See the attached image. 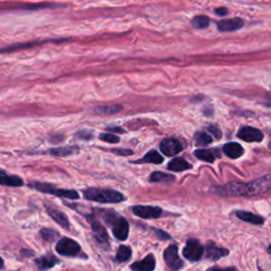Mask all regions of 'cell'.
Segmentation results:
<instances>
[{
    "mask_svg": "<svg viewBox=\"0 0 271 271\" xmlns=\"http://www.w3.org/2000/svg\"><path fill=\"white\" fill-rule=\"evenodd\" d=\"M229 253V251L227 249H222V248H219L215 245H212L210 244L208 247H207V257L212 259V260H217L221 257L224 256H227Z\"/></svg>",
    "mask_w": 271,
    "mask_h": 271,
    "instance_id": "cell-20",
    "label": "cell"
},
{
    "mask_svg": "<svg viewBox=\"0 0 271 271\" xmlns=\"http://www.w3.org/2000/svg\"><path fill=\"white\" fill-rule=\"evenodd\" d=\"M183 256L191 262H197L203 254V247L196 239H189L187 246L183 249Z\"/></svg>",
    "mask_w": 271,
    "mask_h": 271,
    "instance_id": "cell-7",
    "label": "cell"
},
{
    "mask_svg": "<svg viewBox=\"0 0 271 271\" xmlns=\"http://www.w3.org/2000/svg\"><path fill=\"white\" fill-rule=\"evenodd\" d=\"M0 186H6V187H12V188H18L24 186V180L15 175H9V174L4 171L0 170Z\"/></svg>",
    "mask_w": 271,
    "mask_h": 271,
    "instance_id": "cell-15",
    "label": "cell"
},
{
    "mask_svg": "<svg viewBox=\"0 0 271 271\" xmlns=\"http://www.w3.org/2000/svg\"><path fill=\"white\" fill-rule=\"evenodd\" d=\"M40 234L42 236V238L45 241H48V243H53L56 239H59L60 237V233L57 231L53 230V229H48V228H44L41 230Z\"/></svg>",
    "mask_w": 271,
    "mask_h": 271,
    "instance_id": "cell-27",
    "label": "cell"
},
{
    "mask_svg": "<svg viewBox=\"0 0 271 271\" xmlns=\"http://www.w3.org/2000/svg\"><path fill=\"white\" fill-rule=\"evenodd\" d=\"M76 137L82 140H90L92 138V132L89 130H80L79 132H76Z\"/></svg>",
    "mask_w": 271,
    "mask_h": 271,
    "instance_id": "cell-33",
    "label": "cell"
},
{
    "mask_svg": "<svg viewBox=\"0 0 271 271\" xmlns=\"http://www.w3.org/2000/svg\"><path fill=\"white\" fill-rule=\"evenodd\" d=\"M91 229H92V234L94 239L98 241L100 245H106L108 244V234L106 232L105 228L100 224L98 220L95 219H89Z\"/></svg>",
    "mask_w": 271,
    "mask_h": 271,
    "instance_id": "cell-11",
    "label": "cell"
},
{
    "mask_svg": "<svg viewBox=\"0 0 271 271\" xmlns=\"http://www.w3.org/2000/svg\"><path fill=\"white\" fill-rule=\"evenodd\" d=\"M236 216L247 222H250V224L253 225H262L264 224V218L259 215L253 214L251 212H246V211H237L236 212Z\"/></svg>",
    "mask_w": 271,
    "mask_h": 271,
    "instance_id": "cell-19",
    "label": "cell"
},
{
    "mask_svg": "<svg viewBox=\"0 0 271 271\" xmlns=\"http://www.w3.org/2000/svg\"><path fill=\"white\" fill-rule=\"evenodd\" d=\"M213 152H214L213 150H197L194 152V155L202 161L213 162L216 158V155Z\"/></svg>",
    "mask_w": 271,
    "mask_h": 271,
    "instance_id": "cell-26",
    "label": "cell"
},
{
    "mask_svg": "<svg viewBox=\"0 0 271 271\" xmlns=\"http://www.w3.org/2000/svg\"><path fill=\"white\" fill-rule=\"evenodd\" d=\"M104 219L112 228L114 237L119 240H126L129 233V225L127 220L121 217L114 211H106Z\"/></svg>",
    "mask_w": 271,
    "mask_h": 271,
    "instance_id": "cell-2",
    "label": "cell"
},
{
    "mask_svg": "<svg viewBox=\"0 0 271 271\" xmlns=\"http://www.w3.org/2000/svg\"><path fill=\"white\" fill-rule=\"evenodd\" d=\"M77 151H79V148L74 147V145H69V147H60V148L51 149L49 150V154L56 157H66V156H70V155L76 153Z\"/></svg>",
    "mask_w": 271,
    "mask_h": 271,
    "instance_id": "cell-21",
    "label": "cell"
},
{
    "mask_svg": "<svg viewBox=\"0 0 271 271\" xmlns=\"http://www.w3.org/2000/svg\"><path fill=\"white\" fill-rule=\"evenodd\" d=\"M215 13L219 16H225L228 14V10L226 8H218L215 10Z\"/></svg>",
    "mask_w": 271,
    "mask_h": 271,
    "instance_id": "cell-37",
    "label": "cell"
},
{
    "mask_svg": "<svg viewBox=\"0 0 271 271\" xmlns=\"http://www.w3.org/2000/svg\"><path fill=\"white\" fill-rule=\"evenodd\" d=\"M64 203H65V206L75 210L77 213H80V214H82V215H84L86 217H89V214L91 213L90 208L85 207L83 205H80V203H68L66 201H64Z\"/></svg>",
    "mask_w": 271,
    "mask_h": 271,
    "instance_id": "cell-29",
    "label": "cell"
},
{
    "mask_svg": "<svg viewBox=\"0 0 271 271\" xmlns=\"http://www.w3.org/2000/svg\"><path fill=\"white\" fill-rule=\"evenodd\" d=\"M55 250L59 254L63 256H70V257L77 256L82 251L80 244L74 239H71L69 237H63L57 241Z\"/></svg>",
    "mask_w": 271,
    "mask_h": 271,
    "instance_id": "cell-6",
    "label": "cell"
},
{
    "mask_svg": "<svg viewBox=\"0 0 271 271\" xmlns=\"http://www.w3.org/2000/svg\"><path fill=\"white\" fill-rule=\"evenodd\" d=\"M192 166L182 158H175L168 164V170L173 172H182L191 169Z\"/></svg>",
    "mask_w": 271,
    "mask_h": 271,
    "instance_id": "cell-22",
    "label": "cell"
},
{
    "mask_svg": "<svg viewBox=\"0 0 271 271\" xmlns=\"http://www.w3.org/2000/svg\"><path fill=\"white\" fill-rule=\"evenodd\" d=\"M268 252L271 254V246L268 248Z\"/></svg>",
    "mask_w": 271,
    "mask_h": 271,
    "instance_id": "cell-40",
    "label": "cell"
},
{
    "mask_svg": "<svg viewBox=\"0 0 271 271\" xmlns=\"http://www.w3.org/2000/svg\"><path fill=\"white\" fill-rule=\"evenodd\" d=\"M84 197L87 200L100 203H119L125 199L122 193L109 189L89 188L84 190Z\"/></svg>",
    "mask_w": 271,
    "mask_h": 271,
    "instance_id": "cell-1",
    "label": "cell"
},
{
    "mask_svg": "<svg viewBox=\"0 0 271 271\" xmlns=\"http://www.w3.org/2000/svg\"><path fill=\"white\" fill-rule=\"evenodd\" d=\"M47 212L48 215H49L57 225H60L62 228L68 230L70 228V224H69V219L66 216V214L64 212L60 211L59 209L53 208V207H47Z\"/></svg>",
    "mask_w": 271,
    "mask_h": 271,
    "instance_id": "cell-13",
    "label": "cell"
},
{
    "mask_svg": "<svg viewBox=\"0 0 271 271\" xmlns=\"http://www.w3.org/2000/svg\"><path fill=\"white\" fill-rule=\"evenodd\" d=\"M271 190V174L246 183V196L262 195Z\"/></svg>",
    "mask_w": 271,
    "mask_h": 271,
    "instance_id": "cell-5",
    "label": "cell"
},
{
    "mask_svg": "<svg viewBox=\"0 0 271 271\" xmlns=\"http://www.w3.org/2000/svg\"><path fill=\"white\" fill-rule=\"evenodd\" d=\"M99 138L100 140L107 143H118L120 141V138L118 136L113 133H101Z\"/></svg>",
    "mask_w": 271,
    "mask_h": 271,
    "instance_id": "cell-32",
    "label": "cell"
},
{
    "mask_svg": "<svg viewBox=\"0 0 271 271\" xmlns=\"http://www.w3.org/2000/svg\"><path fill=\"white\" fill-rule=\"evenodd\" d=\"M211 192L222 196H246V183L231 181L225 186L213 187Z\"/></svg>",
    "mask_w": 271,
    "mask_h": 271,
    "instance_id": "cell-4",
    "label": "cell"
},
{
    "mask_svg": "<svg viewBox=\"0 0 271 271\" xmlns=\"http://www.w3.org/2000/svg\"><path fill=\"white\" fill-rule=\"evenodd\" d=\"M243 26H244V22H243V19H240V18L225 19V21H220L217 23L218 30L221 32L236 31Z\"/></svg>",
    "mask_w": 271,
    "mask_h": 271,
    "instance_id": "cell-14",
    "label": "cell"
},
{
    "mask_svg": "<svg viewBox=\"0 0 271 271\" xmlns=\"http://www.w3.org/2000/svg\"><path fill=\"white\" fill-rule=\"evenodd\" d=\"M237 136L239 139L244 140L246 142H260L264 138V134L262 131L257 128L250 127V126L240 128Z\"/></svg>",
    "mask_w": 271,
    "mask_h": 271,
    "instance_id": "cell-10",
    "label": "cell"
},
{
    "mask_svg": "<svg viewBox=\"0 0 271 271\" xmlns=\"http://www.w3.org/2000/svg\"><path fill=\"white\" fill-rule=\"evenodd\" d=\"M156 266V260L153 254H150L145 258H143L140 262H136L133 265H131L132 270H145V271H151L155 269Z\"/></svg>",
    "mask_w": 271,
    "mask_h": 271,
    "instance_id": "cell-17",
    "label": "cell"
},
{
    "mask_svg": "<svg viewBox=\"0 0 271 271\" xmlns=\"http://www.w3.org/2000/svg\"><path fill=\"white\" fill-rule=\"evenodd\" d=\"M131 256V250L127 246H120L118 251H117V255H115V259L118 260L119 263H124L127 262V260Z\"/></svg>",
    "mask_w": 271,
    "mask_h": 271,
    "instance_id": "cell-28",
    "label": "cell"
},
{
    "mask_svg": "<svg viewBox=\"0 0 271 271\" xmlns=\"http://www.w3.org/2000/svg\"><path fill=\"white\" fill-rule=\"evenodd\" d=\"M208 129H209L210 132H212L213 134H214L217 139L221 138V131L217 126H214V125H210V126L208 127Z\"/></svg>",
    "mask_w": 271,
    "mask_h": 271,
    "instance_id": "cell-35",
    "label": "cell"
},
{
    "mask_svg": "<svg viewBox=\"0 0 271 271\" xmlns=\"http://www.w3.org/2000/svg\"><path fill=\"white\" fill-rule=\"evenodd\" d=\"M156 234H157V237H159L161 239H170V235L161 230H156Z\"/></svg>",
    "mask_w": 271,
    "mask_h": 271,
    "instance_id": "cell-36",
    "label": "cell"
},
{
    "mask_svg": "<svg viewBox=\"0 0 271 271\" xmlns=\"http://www.w3.org/2000/svg\"><path fill=\"white\" fill-rule=\"evenodd\" d=\"M164 259L166 263L172 270H179L183 266V262L178 255V248L175 245L170 246L164 251Z\"/></svg>",
    "mask_w": 271,
    "mask_h": 271,
    "instance_id": "cell-8",
    "label": "cell"
},
{
    "mask_svg": "<svg viewBox=\"0 0 271 271\" xmlns=\"http://www.w3.org/2000/svg\"><path fill=\"white\" fill-rule=\"evenodd\" d=\"M210 24V19L207 16H196L192 21V25L196 29H203L207 28Z\"/></svg>",
    "mask_w": 271,
    "mask_h": 271,
    "instance_id": "cell-31",
    "label": "cell"
},
{
    "mask_svg": "<svg viewBox=\"0 0 271 271\" xmlns=\"http://www.w3.org/2000/svg\"><path fill=\"white\" fill-rule=\"evenodd\" d=\"M107 130L109 131H113V132H125V130L121 127H118V126H110V127H107Z\"/></svg>",
    "mask_w": 271,
    "mask_h": 271,
    "instance_id": "cell-38",
    "label": "cell"
},
{
    "mask_svg": "<svg viewBox=\"0 0 271 271\" xmlns=\"http://www.w3.org/2000/svg\"><path fill=\"white\" fill-rule=\"evenodd\" d=\"M57 263H59V258L53 254H47L35 260L36 266L41 270H47V269L53 268Z\"/></svg>",
    "mask_w": 271,
    "mask_h": 271,
    "instance_id": "cell-16",
    "label": "cell"
},
{
    "mask_svg": "<svg viewBox=\"0 0 271 271\" xmlns=\"http://www.w3.org/2000/svg\"><path fill=\"white\" fill-rule=\"evenodd\" d=\"M4 266H5V262H4V259H3V257H0V269L4 268Z\"/></svg>",
    "mask_w": 271,
    "mask_h": 271,
    "instance_id": "cell-39",
    "label": "cell"
},
{
    "mask_svg": "<svg viewBox=\"0 0 271 271\" xmlns=\"http://www.w3.org/2000/svg\"><path fill=\"white\" fill-rule=\"evenodd\" d=\"M175 180L174 176L170 175V174L167 173H162V172H154L151 177L150 181L151 182H163V183H171Z\"/></svg>",
    "mask_w": 271,
    "mask_h": 271,
    "instance_id": "cell-25",
    "label": "cell"
},
{
    "mask_svg": "<svg viewBox=\"0 0 271 271\" xmlns=\"http://www.w3.org/2000/svg\"><path fill=\"white\" fill-rule=\"evenodd\" d=\"M224 153L226 154V156H228L229 158L236 159V158H239L241 155L244 154V149L241 148V145H239L238 143L232 142V143H228L225 145Z\"/></svg>",
    "mask_w": 271,
    "mask_h": 271,
    "instance_id": "cell-18",
    "label": "cell"
},
{
    "mask_svg": "<svg viewBox=\"0 0 271 271\" xmlns=\"http://www.w3.org/2000/svg\"><path fill=\"white\" fill-rule=\"evenodd\" d=\"M30 188L42 192L46 193V194H51L56 197H62V198H68V199H79L80 195L79 193L74 190H65V189H57L53 185H49V183H45V182H38L34 181L30 183Z\"/></svg>",
    "mask_w": 271,
    "mask_h": 271,
    "instance_id": "cell-3",
    "label": "cell"
},
{
    "mask_svg": "<svg viewBox=\"0 0 271 271\" xmlns=\"http://www.w3.org/2000/svg\"><path fill=\"white\" fill-rule=\"evenodd\" d=\"M122 110V106L120 105H108V106H98L93 108V112L101 115H110L118 113Z\"/></svg>",
    "mask_w": 271,
    "mask_h": 271,
    "instance_id": "cell-24",
    "label": "cell"
},
{
    "mask_svg": "<svg viewBox=\"0 0 271 271\" xmlns=\"http://www.w3.org/2000/svg\"><path fill=\"white\" fill-rule=\"evenodd\" d=\"M134 163H154V164H160L163 162V157L157 151H151L145 156L140 159L133 161Z\"/></svg>",
    "mask_w": 271,
    "mask_h": 271,
    "instance_id": "cell-23",
    "label": "cell"
},
{
    "mask_svg": "<svg viewBox=\"0 0 271 271\" xmlns=\"http://www.w3.org/2000/svg\"><path fill=\"white\" fill-rule=\"evenodd\" d=\"M111 152L115 155H119V156H129V155L132 154V151L125 150V149H114V150H111Z\"/></svg>",
    "mask_w": 271,
    "mask_h": 271,
    "instance_id": "cell-34",
    "label": "cell"
},
{
    "mask_svg": "<svg viewBox=\"0 0 271 271\" xmlns=\"http://www.w3.org/2000/svg\"><path fill=\"white\" fill-rule=\"evenodd\" d=\"M132 212L134 215H137L144 219L150 218H158L162 214V210L159 207H151V206H134L132 208Z\"/></svg>",
    "mask_w": 271,
    "mask_h": 271,
    "instance_id": "cell-9",
    "label": "cell"
},
{
    "mask_svg": "<svg viewBox=\"0 0 271 271\" xmlns=\"http://www.w3.org/2000/svg\"><path fill=\"white\" fill-rule=\"evenodd\" d=\"M160 150L166 156L172 157L174 155H177L178 153H180L182 147L180 142L176 139H166L161 142Z\"/></svg>",
    "mask_w": 271,
    "mask_h": 271,
    "instance_id": "cell-12",
    "label": "cell"
},
{
    "mask_svg": "<svg viewBox=\"0 0 271 271\" xmlns=\"http://www.w3.org/2000/svg\"><path fill=\"white\" fill-rule=\"evenodd\" d=\"M195 141H196L197 145L205 147V145L210 144L213 141V139L209 133H207L205 131H199V132H196V134H195Z\"/></svg>",
    "mask_w": 271,
    "mask_h": 271,
    "instance_id": "cell-30",
    "label": "cell"
}]
</instances>
